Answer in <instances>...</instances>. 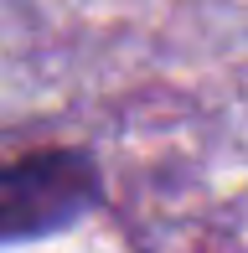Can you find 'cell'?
<instances>
[{"label": "cell", "mask_w": 248, "mask_h": 253, "mask_svg": "<svg viewBox=\"0 0 248 253\" xmlns=\"http://www.w3.org/2000/svg\"><path fill=\"white\" fill-rule=\"evenodd\" d=\"M104 202L98 160L78 145L26 150L0 166V248L78 227Z\"/></svg>", "instance_id": "obj_1"}]
</instances>
